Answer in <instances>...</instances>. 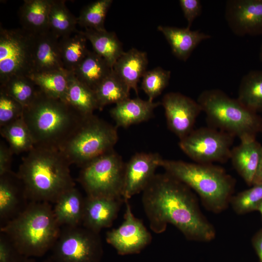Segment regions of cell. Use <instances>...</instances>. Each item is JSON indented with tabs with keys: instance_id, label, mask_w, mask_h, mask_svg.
I'll return each instance as SVG.
<instances>
[{
	"instance_id": "cell-26",
	"label": "cell",
	"mask_w": 262,
	"mask_h": 262,
	"mask_svg": "<svg viewBox=\"0 0 262 262\" xmlns=\"http://www.w3.org/2000/svg\"><path fill=\"white\" fill-rule=\"evenodd\" d=\"M112 70L113 67L103 58L89 50L73 73L79 81L95 91Z\"/></svg>"
},
{
	"instance_id": "cell-30",
	"label": "cell",
	"mask_w": 262,
	"mask_h": 262,
	"mask_svg": "<svg viewBox=\"0 0 262 262\" xmlns=\"http://www.w3.org/2000/svg\"><path fill=\"white\" fill-rule=\"evenodd\" d=\"M129 87L112 70L94 91L98 108L117 104L129 98Z\"/></svg>"
},
{
	"instance_id": "cell-47",
	"label": "cell",
	"mask_w": 262,
	"mask_h": 262,
	"mask_svg": "<svg viewBox=\"0 0 262 262\" xmlns=\"http://www.w3.org/2000/svg\"><path fill=\"white\" fill-rule=\"evenodd\" d=\"M51 260H46L43 262H51Z\"/></svg>"
},
{
	"instance_id": "cell-39",
	"label": "cell",
	"mask_w": 262,
	"mask_h": 262,
	"mask_svg": "<svg viewBox=\"0 0 262 262\" xmlns=\"http://www.w3.org/2000/svg\"><path fill=\"white\" fill-rule=\"evenodd\" d=\"M179 3L188 25L190 29L194 20L202 13V6L199 0H180Z\"/></svg>"
},
{
	"instance_id": "cell-41",
	"label": "cell",
	"mask_w": 262,
	"mask_h": 262,
	"mask_svg": "<svg viewBox=\"0 0 262 262\" xmlns=\"http://www.w3.org/2000/svg\"><path fill=\"white\" fill-rule=\"evenodd\" d=\"M14 153L8 145L0 143V176L12 172L11 164Z\"/></svg>"
},
{
	"instance_id": "cell-14",
	"label": "cell",
	"mask_w": 262,
	"mask_h": 262,
	"mask_svg": "<svg viewBox=\"0 0 262 262\" xmlns=\"http://www.w3.org/2000/svg\"><path fill=\"white\" fill-rule=\"evenodd\" d=\"M225 18L237 36L262 35V0H227Z\"/></svg>"
},
{
	"instance_id": "cell-19",
	"label": "cell",
	"mask_w": 262,
	"mask_h": 262,
	"mask_svg": "<svg viewBox=\"0 0 262 262\" xmlns=\"http://www.w3.org/2000/svg\"><path fill=\"white\" fill-rule=\"evenodd\" d=\"M158 30L164 36L173 54L179 59L186 61L196 48L203 40L211 36L199 30L180 28L171 26H159Z\"/></svg>"
},
{
	"instance_id": "cell-13",
	"label": "cell",
	"mask_w": 262,
	"mask_h": 262,
	"mask_svg": "<svg viewBox=\"0 0 262 262\" xmlns=\"http://www.w3.org/2000/svg\"><path fill=\"white\" fill-rule=\"evenodd\" d=\"M161 103L168 128L180 140L194 130L196 119L202 112L197 101L179 92H170L164 95Z\"/></svg>"
},
{
	"instance_id": "cell-20",
	"label": "cell",
	"mask_w": 262,
	"mask_h": 262,
	"mask_svg": "<svg viewBox=\"0 0 262 262\" xmlns=\"http://www.w3.org/2000/svg\"><path fill=\"white\" fill-rule=\"evenodd\" d=\"M147 53L132 48L122 54L114 64L113 69L138 95L137 83L147 71Z\"/></svg>"
},
{
	"instance_id": "cell-12",
	"label": "cell",
	"mask_w": 262,
	"mask_h": 262,
	"mask_svg": "<svg viewBox=\"0 0 262 262\" xmlns=\"http://www.w3.org/2000/svg\"><path fill=\"white\" fill-rule=\"evenodd\" d=\"M124 201V220L118 228L107 232L106 240L119 255L137 254L149 244L151 235L143 222L133 215L128 200Z\"/></svg>"
},
{
	"instance_id": "cell-42",
	"label": "cell",
	"mask_w": 262,
	"mask_h": 262,
	"mask_svg": "<svg viewBox=\"0 0 262 262\" xmlns=\"http://www.w3.org/2000/svg\"><path fill=\"white\" fill-rule=\"evenodd\" d=\"M252 242L259 258L260 262H262V229L254 235Z\"/></svg>"
},
{
	"instance_id": "cell-21",
	"label": "cell",
	"mask_w": 262,
	"mask_h": 262,
	"mask_svg": "<svg viewBox=\"0 0 262 262\" xmlns=\"http://www.w3.org/2000/svg\"><path fill=\"white\" fill-rule=\"evenodd\" d=\"M262 146L251 139L241 141L231 149L230 159L232 164L246 182L252 185V181L260 158Z\"/></svg>"
},
{
	"instance_id": "cell-24",
	"label": "cell",
	"mask_w": 262,
	"mask_h": 262,
	"mask_svg": "<svg viewBox=\"0 0 262 262\" xmlns=\"http://www.w3.org/2000/svg\"><path fill=\"white\" fill-rule=\"evenodd\" d=\"M64 102L84 117L99 109L94 91L79 81L72 72Z\"/></svg>"
},
{
	"instance_id": "cell-17",
	"label": "cell",
	"mask_w": 262,
	"mask_h": 262,
	"mask_svg": "<svg viewBox=\"0 0 262 262\" xmlns=\"http://www.w3.org/2000/svg\"><path fill=\"white\" fill-rule=\"evenodd\" d=\"M123 200L122 198L87 196L82 223L84 227L98 233L102 229L111 226Z\"/></svg>"
},
{
	"instance_id": "cell-28",
	"label": "cell",
	"mask_w": 262,
	"mask_h": 262,
	"mask_svg": "<svg viewBox=\"0 0 262 262\" xmlns=\"http://www.w3.org/2000/svg\"><path fill=\"white\" fill-rule=\"evenodd\" d=\"M238 100L256 113L262 112V70H252L242 78Z\"/></svg>"
},
{
	"instance_id": "cell-25",
	"label": "cell",
	"mask_w": 262,
	"mask_h": 262,
	"mask_svg": "<svg viewBox=\"0 0 262 262\" xmlns=\"http://www.w3.org/2000/svg\"><path fill=\"white\" fill-rule=\"evenodd\" d=\"M92 44L94 51L113 67L124 52L121 42L114 32L85 29L81 31Z\"/></svg>"
},
{
	"instance_id": "cell-1",
	"label": "cell",
	"mask_w": 262,
	"mask_h": 262,
	"mask_svg": "<svg viewBox=\"0 0 262 262\" xmlns=\"http://www.w3.org/2000/svg\"><path fill=\"white\" fill-rule=\"evenodd\" d=\"M142 203L150 227L156 233L171 224L190 240L209 242L215 236L190 188L166 172L155 175L143 191Z\"/></svg>"
},
{
	"instance_id": "cell-29",
	"label": "cell",
	"mask_w": 262,
	"mask_h": 262,
	"mask_svg": "<svg viewBox=\"0 0 262 262\" xmlns=\"http://www.w3.org/2000/svg\"><path fill=\"white\" fill-rule=\"evenodd\" d=\"M86 40L81 31L72 36L61 38L59 50L65 69L73 72L81 63L89 51Z\"/></svg>"
},
{
	"instance_id": "cell-45",
	"label": "cell",
	"mask_w": 262,
	"mask_h": 262,
	"mask_svg": "<svg viewBox=\"0 0 262 262\" xmlns=\"http://www.w3.org/2000/svg\"><path fill=\"white\" fill-rule=\"evenodd\" d=\"M257 211H258L260 213L262 216V201L259 205Z\"/></svg>"
},
{
	"instance_id": "cell-32",
	"label": "cell",
	"mask_w": 262,
	"mask_h": 262,
	"mask_svg": "<svg viewBox=\"0 0 262 262\" xmlns=\"http://www.w3.org/2000/svg\"><path fill=\"white\" fill-rule=\"evenodd\" d=\"M0 128L1 136L14 154L28 152L34 147L31 132L22 117Z\"/></svg>"
},
{
	"instance_id": "cell-7",
	"label": "cell",
	"mask_w": 262,
	"mask_h": 262,
	"mask_svg": "<svg viewBox=\"0 0 262 262\" xmlns=\"http://www.w3.org/2000/svg\"><path fill=\"white\" fill-rule=\"evenodd\" d=\"M118 139L116 126L93 114L84 119L60 150L70 164L82 167L114 149Z\"/></svg>"
},
{
	"instance_id": "cell-33",
	"label": "cell",
	"mask_w": 262,
	"mask_h": 262,
	"mask_svg": "<svg viewBox=\"0 0 262 262\" xmlns=\"http://www.w3.org/2000/svg\"><path fill=\"white\" fill-rule=\"evenodd\" d=\"M13 172L0 176V217L9 218L17 211L20 202V189Z\"/></svg>"
},
{
	"instance_id": "cell-2",
	"label": "cell",
	"mask_w": 262,
	"mask_h": 262,
	"mask_svg": "<svg viewBox=\"0 0 262 262\" xmlns=\"http://www.w3.org/2000/svg\"><path fill=\"white\" fill-rule=\"evenodd\" d=\"M70 164L60 150L34 146L23 158L17 174L25 197L55 203L75 187Z\"/></svg>"
},
{
	"instance_id": "cell-34",
	"label": "cell",
	"mask_w": 262,
	"mask_h": 262,
	"mask_svg": "<svg viewBox=\"0 0 262 262\" xmlns=\"http://www.w3.org/2000/svg\"><path fill=\"white\" fill-rule=\"evenodd\" d=\"M0 89L18 101L24 107L32 102L39 90L31 79L25 75L10 77L0 84Z\"/></svg>"
},
{
	"instance_id": "cell-27",
	"label": "cell",
	"mask_w": 262,
	"mask_h": 262,
	"mask_svg": "<svg viewBox=\"0 0 262 262\" xmlns=\"http://www.w3.org/2000/svg\"><path fill=\"white\" fill-rule=\"evenodd\" d=\"M71 72L65 69L43 73H32L28 76L46 95L64 101Z\"/></svg>"
},
{
	"instance_id": "cell-46",
	"label": "cell",
	"mask_w": 262,
	"mask_h": 262,
	"mask_svg": "<svg viewBox=\"0 0 262 262\" xmlns=\"http://www.w3.org/2000/svg\"><path fill=\"white\" fill-rule=\"evenodd\" d=\"M259 57H260V60L261 62L262 63V43L261 44V47H260Z\"/></svg>"
},
{
	"instance_id": "cell-16",
	"label": "cell",
	"mask_w": 262,
	"mask_h": 262,
	"mask_svg": "<svg viewBox=\"0 0 262 262\" xmlns=\"http://www.w3.org/2000/svg\"><path fill=\"white\" fill-rule=\"evenodd\" d=\"M58 38L50 30L32 34V73L65 69L60 56Z\"/></svg>"
},
{
	"instance_id": "cell-18",
	"label": "cell",
	"mask_w": 262,
	"mask_h": 262,
	"mask_svg": "<svg viewBox=\"0 0 262 262\" xmlns=\"http://www.w3.org/2000/svg\"><path fill=\"white\" fill-rule=\"evenodd\" d=\"M161 104L160 102L143 100L138 97L129 98L115 104L110 113L116 127L127 128L150 119L154 109Z\"/></svg>"
},
{
	"instance_id": "cell-9",
	"label": "cell",
	"mask_w": 262,
	"mask_h": 262,
	"mask_svg": "<svg viewBox=\"0 0 262 262\" xmlns=\"http://www.w3.org/2000/svg\"><path fill=\"white\" fill-rule=\"evenodd\" d=\"M32 34L0 26V84L11 77L33 72Z\"/></svg>"
},
{
	"instance_id": "cell-37",
	"label": "cell",
	"mask_w": 262,
	"mask_h": 262,
	"mask_svg": "<svg viewBox=\"0 0 262 262\" xmlns=\"http://www.w3.org/2000/svg\"><path fill=\"white\" fill-rule=\"evenodd\" d=\"M262 201V183H260L232 196L230 202L234 211L242 214L257 211Z\"/></svg>"
},
{
	"instance_id": "cell-43",
	"label": "cell",
	"mask_w": 262,
	"mask_h": 262,
	"mask_svg": "<svg viewBox=\"0 0 262 262\" xmlns=\"http://www.w3.org/2000/svg\"><path fill=\"white\" fill-rule=\"evenodd\" d=\"M260 183H262V147L260 160L252 185Z\"/></svg>"
},
{
	"instance_id": "cell-8",
	"label": "cell",
	"mask_w": 262,
	"mask_h": 262,
	"mask_svg": "<svg viewBox=\"0 0 262 262\" xmlns=\"http://www.w3.org/2000/svg\"><path fill=\"white\" fill-rule=\"evenodd\" d=\"M125 166L113 149L82 166L78 180L87 196L122 198Z\"/></svg>"
},
{
	"instance_id": "cell-31",
	"label": "cell",
	"mask_w": 262,
	"mask_h": 262,
	"mask_svg": "<svg viewBox=\"0 0 262 262\" xmlns=\"http://www.w3.org/2000/svg\"><path fill=\"white\" fill-rule=\"evenodd\" d=\"M76 17L67 9L65 1L52 0L49 15V30L58 38L71 35L78 31Z\"/></svg>"
},
{
	"instance_id": "cell-3",
	"label": "cell",
	"mask_w": 262,
	"mask_h": 262,
	"mask_svg": "<svg viewBox=\"0 0 262 262\" xmlns=\"http://www.w3.org/2000/svg\"><path fill=\"white\" fill-rule=\"evenodd\" d=\"M86 117L63 101L49 97L39 89L32 102L24 107L22 115L34 146L58 150Z\"/></svg>"
},
{
	"instance_id": "cell-15",
	"label": "cell",
	"mask_w": 262,
	"mask_h": 262,
	"mask_svg": "<svg viewBox=\"0 0 262 262\" xmlns=\"http://www.w3.org/2000/svg\"><path fill=\"white\" fill-rule=\"evenodd\" d=\"M163 158L157 153H137L125 163L122 197L128 200L143 192L156 175Z\"/></svg>"
},
{
	"instance_id": "cell-35",
	"label": "cell",
	"mask_w": 262,
	"mask_h": 262,
	"mask_svg": "<svg viewBox=\"0 0 262 262\" xmlns=\"http://www.w3.org/2000/svg\"><path fill=\"white\" fill-rule=\"evenodd\" d=\"M112 2V0H98L90 3L81 10L78 24L85 29L106 30L105 19Z\"/></svg>"
},
{
	"instance_id": "cell-5",
	"label": "cell",
	"mask_w": 262,
	"mask_h": 262,
	"mask_svg": "<svg viewBox=\"0 0 262 262\" xmlns=\"http://www.w3.org/2000/svg\"><path fill=\"white\" fill-rule=\"evenodd\" d=\"M160 166L165 172L194 190L209 210L216 213L221 212L230 202L235 182L222 167L212 164L164 159Z\"/></svg>"
},
{
	"instance_id": "cell-40",
	"label": "cell",
	"mask_w": 262,
	"mask_h": 262,
	"mask_svg": "<svg viewBox=\"0 0 262 262\" xmlns=\"http://www.w3.org/2000/svg\"><path fill=\"white\" fill-rule=\"evenodd\" d=\"M4 236L1 235L0 238V262H20L16 259V256L20 255L6 236Z\"/></svg>"
},
{
	"instance_id": "cell-23",
	"label": "cell",
	"mask_w": 262,
	"mask_h": 262,
	"mask_svg": "<svg viewBox=\"0 0 262 262\" xmlns=\"http://www.w3.org/2000/svg\"><path fill=\"white\" fill-rule=\"evenodd\" d=\"M52 0H25L18 14L23 30L32 34L49 30V15Z\"/></svg>"
},
{
	"instance_id": "cell-36",
	"label": "cell",
	"mask_w": 262,
	"mask_h": 262,
	"mask_svg": "<svg viewBox=\"0 0 262 262\" xmlns=\"http://www.w3.org/2000/svg\"><path fill=\"white\" fill-rule=\"evenodd\" d=\"M171 72L157 67L147 71L142 77L141 89L148 96V99H153L159 96L169 83Z\"/></svg>"
},
{
	"instance_id": "cell-22",
	"label": "cell",
	"mask_w": 262,
	"mask_h": 262,
	"mask_svg": "<svg viewBox=\"0 0 262 262\" xmlns=\"http://www.w3.org/2000/svg\"><path fill=\"white\" fill-rule=\"evenodd\" d=\"M84 200L75 187L63 193L54 203L53 209L59 224L66 227L80 226L82 223Z\"/></svg>"
},
{
	"instance_id": "cell-6",
	"label": "cell",
	"mask_w": 262,
	"mask_h": 262,
	"mask_svg": "<svg viewBox=\"0 0 262 262\" xmlns=\"http://www.w3.org/2000/svg\"><path fill=\"white\" fill-rule=\"evenodd\" d=\"M197 101L212 127L237 136L241 141L256 139L262 131V118L257 113L220 89L202 91Z\"/></svg>"
},
{
	"instance_id": "cell-10",
	"label": "cell",
	"mask_w": 262,
	"mask_h": 262,
	"mask_svg": "<svg viewBox=\"0 0 262 262\" xmlns=\"http://www.w3.org/2000/svg\"><path fill=\"white\" fill-rule=\"evenodd\" d=\"M234 136L210 127L193 130L179 145L190 158L199 164L225 162L230 159Z\"/></svg>"
},
{
	"instance_id": "cell-44",
	"label": "cell",
	"mask_w": 262,
	"mask_h": 262,
	"mask_svg": "<svg viewBox=\"0 0 262 262\" xmlns=\"http://www.w3.org/2000/svg\"><path fill=\"white\" fill-rule=\"evenodd\" d=\"M20 262H35L32 258L24 257Z\"/></svg>"
},
{
	"instance_id": "cell-4",
	"label": "cell",
	"mask_w": 262,
	"mask_h": 262,
	"mask_svg": "<svg viewBox=\"0 0 262 262\" xmlns=\"http://www.w3.org/2000/svg\"><path fill=\"white\" fill-rule=\"evenodd\" d=\"M1 231L23 257H40L52 248L60 232L49 203L32 201Z\"/></svg>"
},
{
	"instance_id": "cell-11",
	"label": "cell",
	"mask_w": 262,
	"mask_h": 262,
	"mask_svg": "<svg viewBox=\"0 0 262 262\" xmlns=\"http://www.w3.org/2000/svg\"><path fill=\"white\" fill-rule=\"evenodd\" d=\"M52 248V262H100L103 255L98 233L80 226H66Z\"/></svg>"
},
{
	"instance_id": "cell-38",
	"label": "cell",
	"mask_w": 262,
	"mask_h": 262,
	"mask_svg": "<svg viewBox=\"0 0 262 262\" xmlns=\"http://www.w3.org/2000/svg\"><path fill=\"white\" fill-rule=\"evenodd\" d=\"M24 107L0 89V128L22 117Z\"/></svg>"
}]
</instances>
